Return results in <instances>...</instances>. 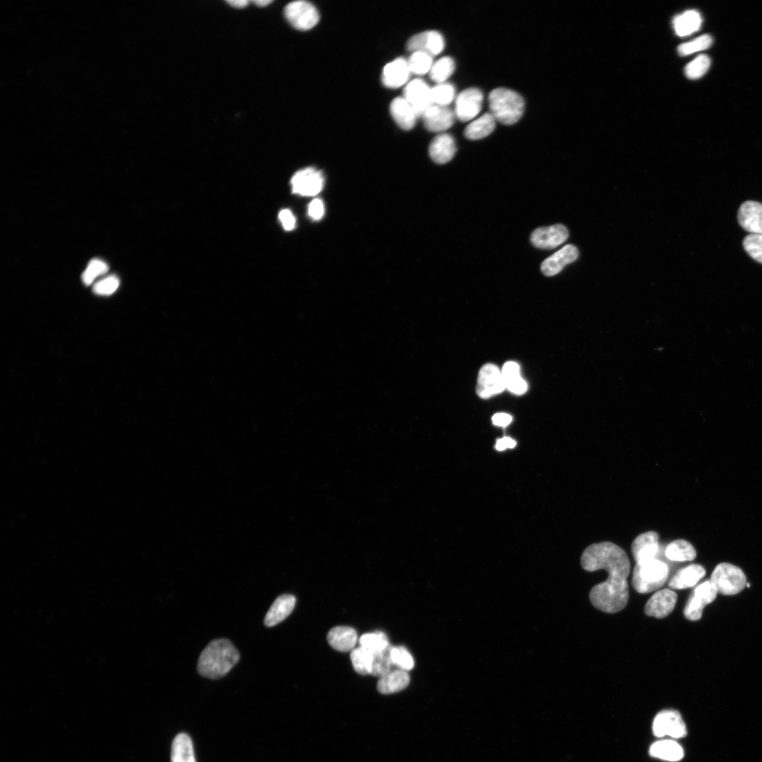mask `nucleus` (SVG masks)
Wrapping results in <instances>:
<instances>
[{
    "instance_id": "nucleus-16",
    "label": "nucleus",
    "mask_w": 762,
    "mask_h": 762,
    "mask_svg": "<svg viewBox=\"0 0 762 762\" xmlns=\"http://www.w3.org/2000/svg\"><path fill=\"white\" fill-rule=\"evenodd\" d=\"M411 73L407 59L398 57L384 66L381 80L386 87L398 88L409 83Z\"/></svg>"
},
{
    "instance_id": "nucleus-34",
    "label": "nucleus",
    "mask_w": 762,
    "mask_h": 762,
    "mask_svg": "<svg viewBox=\"0 0 762 762\" xmlns=\"http://www.w3.org/2000/svg\"><path fill=\"white\" fill-rule=\"evenodd\" d=\"M392 647L389 645L382 651L373 653L370 675L381 677L391 670L392 665H393L391 659Z\"/></svg>"
},
{
    "instance_id": "nucleus-33",
    "label": "nucleus",
    "mask_w": 762,
    "mask_h": 762,
    "mask_svg": "<svg viewBox=\"0 0 762 762\" xmlns=\"http://www.w3.org/2000/svg\"><path fill=\"white\" fill-rule=\"evenodd\" d=\"M455 63L450 56H443L433 64L429 72L432 80L437 83H445L454 73Z\"/></svg>"
},
{
    "instance_id": "nucleus-38",
    "label": "nucleus",
    "mask_w": 762,
    "mask_h": 762,
    "mask_svg": "<svg viewBox=\"0 0 762 762\" xmlns=\"http://www.w3.org/2000/svg\"><path fill=\"white\" fill-rule=\"evenodd\" d=\"M431 96L434 104L447 107L455 97V88L448 83H437L431 87Z\"/></svg>"
},
{
    "instance_id": "nucleus-19",
    "label": "nucleus",
    "mask_w": 762,
    "mask_h": 762,
    "mask_svg": "<svg viewBox=\"0 0 762 762\" xmlns=\"http://www.w3.org/2000/svg\"><path fill=\"white\" fill-rule=\"evenodd\" d=\"M740 226L752 234H762V204L753 200L743 202L738 210Z\"/></svg>"
},
{
    "instance_id": "nucleus-14",
    "label": "nucleus",
    "mask_w": 762,
    "mask_h": 762,
    "mask_svg": "<svg viewBox=\"0 0 762 762\" xmlns=\"http://www.w3.org/2000/svg\"><path fill=\"white\" fill-rule=\"evenodd\" d=\"M445 47V40L436 30H427L413 35L406 43V48L411 52H422L430 55H437Z\"/></svg>"
},
{
    "instance_id": "nucleus-47",
    "label": "nucleus",
    "mask_w": 762,
    "mask_h": 762,
    "mask_svg": "<svg viewBox=\"0 0 762 762\" xmlns=\"http://www.w3.org/2000/svg\"><path fill=\"white\" fill-rule=\"evenodd\" d=\"M512 421V417L509 414L505 413H495L492 417V421L493 424L500 427L507 426L509 424H510Z\"/></svg>"
},
{
    "instance_id": "nucleus-15",
    "label": "nucleus",
    "mask_w": 762,
    "mask_h": 762,
    "mask_svg": "<svg viewBox=\"0 0 762 762\" xmlns=\"http://www.w3.org/2000/svg\"><path fill=\"white\" fill-rule=\"evenodd\" d=\"M677 600V593L670 588H663L655 592L647 601L644 607L646 615L661 619L667 617L674 610Z\"/></svg>"
},
{
    "instance_id": "nucleus-32",
    "label": "nucleus",
    "mask_w": 762,
    "mask_h": 762,
    "mask_svg": "<svg viewBox=\"0 0 762 762\" xmlns=\"http://www.w3.org/2000/svg\"><path fill=\"white\" fill-rule=\"evenodd\" d=\"M650 754L654 757L669 761H677L684 756L682 746L673 740H661L653 744Z\"/></svg>"
},
{
    "instance_id": "nucleus-17",
    "label": "nucleus",
    "mask_w": 762,
    "mask_h": 762,
    "mask_svg": "<svg viewBox=\"0 0 762 762\" xmlns=\"http://www.w3.org/2000/svg\"><path fill=\"white\" fill-rule=\"evenodd\" d=\"M659 536L655 531L639 535L632 542L631 552L636 563L656 558L659 550Z\"/></svg>"
},
{
    "instance_id": "nucleus-35",
    "label": "nucleus",
    "mask_w": 762,
    "mask_h": 762,
    "mask_svg": "<svg viewBox=\"0 0 762 762\" xmlns=\"http://www.w3.org/2000/svg\"><path fill=\"white\" fill-rule=\"evenodd\" d=\"M350 658L356 672L362 675L370 674L373 660L371 651L360 646L351 651Z\"/></svg>"
},
{
    "instance_id": "nucleus-40",
    "label": "nucleus",
    "mask_w": 762,
    "mask_h": 762,
    "mask_svg": "<svg viewBox=\"0 0 762 762\" xmlns=\"http://www.w3.org/2000/svg\"><path fill=\"white\" fill-rule=\"evenodd\" d=\"M710 66V58L707 55L701 54L686 66L685 75L690 79L699 78L707 72Z\"/></svg>"
},
{
    "instance_id": "nucleus-24",
    "label": "nucleus",
    "mask_w": 762,
    "mask_h": 762,
    "mask_svg": "<svg viewBox=\"0 0 762 762\" xmlns=\"http://www.w3.org/2000/svg\"><path fill=\"white\" fill-rule=\"evenodd\" d=\"M296 598L293 595L283 594L277 597L267 611L264 624L273 627L285 619L293 611Z\"/></svg>"
},
{
    "instance_id": "nucleus-18",
    "label": "nucleus",
    "mask_w": 762,
    "mask_h": 762,
    "mask_svg": "<svg viewBox=\"0 0 762 762\" xmlns=\"http://www.w3.org/2000/svg\"><path fill=\"white\" fill-rule=\"evenodd\" d=\"M422 117L427 130L442 132L453 125L455 114L448 107L433 104L426 110Z\"/></svg>"
},
{
    "instance_id": "nucleus-46",
    "label": "nucleus",
    "mask_w": 762,
    "mask_h": 762,
    "mask_svg": "<svg viewBox=\"0 0 762 762\" xmlns=\"http://www.w3.org/2000/svg\"><path fill=\"white\" fill-rule=\"evenodd\" d=\"M279 219L285 230L291 231L294 228L296 219L289 210H282L279 213Z\"/></svg>"
},
{
    "instance_id": "nucleus-41",
    "label": "nucleus",
    "mask_w": 762,
    "mask_h": 762,
    "mask_svg": "<svg viewBox=\"0 0 762 762\" xmlns=\"http://www.w3.org/2000/svg\"><path fill=\"white\" fill-rule=\"evenodd\" d=\"M391 659L393 665L399 669L409 671L414 667V660L412 655L404 646H392L391 648Z\"/></svg>"
},
{
    "instance_id": "nucleus-39",
    "label": "nucleus",
    "mask_w": 762,
    "mask_h": 762,
    "mask_svg": "<svg viewBox=\"0 0 762 762\" xmlns=\"http://www.w3.org/2000/svg\"><path fill=\"white\" fill-rule=\"evenodd\" d=\"M108 270L109 266L104 261L97 258L92 259L81 276L82 281L84 284L89 286L99 276L106 274Z\"/></svg>"
},
{
    "instance_id": "nucleus-8",
    "label": "nucleus",
    "mask_w": 762,
    "mask_h": 762,
    "mask_svg": "<svg viewBox=\"0 0 762 762\" xmlns=\"http://www.w3.org/2000/svg\"><path fill=\"white\" fill-rule=\"evenodd\" d=\"M483 102L482 91L469 87L461 92L455 99V116L463 122L473 119L480 111Z\"/></svg>"
},
{
    "instance_id": "nucleus-5",
    "label": "nucleus",
    "mask_w": 762,
    "mask_h": 762,
    "mask_svg": "<svg viewBox=\"0 0 762 762\" xmlns=\"http://www.w3.org/2000/svg\"><path fill=\"white\" fill-rule=\"evenodd\" d=\"M710 580L718 593L732 595L741 592L746 586V577L739 567L729 562H721L714 568Z\"/></svg>"
},
{
    "instance_id": "nucleus-13",
    "label": "nucleus",
    "mask_w": 762,
    "mask_h": 762,
    "mask_svg": "<svg viewBox=\"0 0 762 762\" xmlns=\"http://www.w3.org/2000/svg\"><path fill=\"white\" fill-rule=\"evenodd\" d=\"M568 236L567 227L557 224L535 229L531 234L530 240L535 247L552 249L564 243Z\"/></svg>"
},
{
    "instance_id": "nucleus-10",
    "label": "nucleus",
    "mask_w": 762,
    "mask_h": 762,
    "mask_svg": "<svg viewBox=\"0 0 762 762\" xmlns=\"http://www.w3.org/2000/svg\"><path fill=\"white\" fill-rule=\"evenodd\" d=\"M653 734L658 737L668 735L681 738L687 734L686 725L678 711L665 710L660 712L653 722Z\"/></svg>"
},
{
    "instance_id": "nucleus-28",
    "label": "nucleus",
    "mask_w": 762,
    "mask_h": 762,
    "mask_svg": "<svg viewBox=\"0 0 762 762\" xmlns=\"http://www.w3.org/2000/svg\"><path fill=\"white\" fill-rule=\"evenodd\" d=\"M495 122V119L490 112L483 114L466 126L464 135L469 140L484 138L494 131Z\"/></svg>"
},
{
    "instance_id": "nucleus-7",
    "label": "nucleus",
    "mask_w": 762,
    "mask_h": 762,
    "mask_svg": "<svg viewBox=\"0 0 762 762\" xmlns=\"http://www.w3.org/2000/svg\"><path fill=\"white\" fill-rule=\"evenodd\" d=\"M717 594L718 591L710 579L698 585L685 605L684 610L685 617L691 621L700 619L703 608L715 599Z\"/></svg>"
},
{
    "instance_id": "nucleus-26",
    "label": "nucleus",
    "mask_w": 762,
    "mask_h": 762,
    "mask_svg": "<svg viewBox=\"0 0 762 762\" xmlns=\"http://www.w3.org/2000/svg\"><path fill=\"white\" fill-rule=\"evenodd\" d=\"M409 682L410 677L408 672L398 668L390 670L380 677L377 689L381 694H390L403 690Z\"/></svg>"
},
{
    "instance_id": "nucleus-30",
    "label": "nucleus",
    "mask_w": 762,
    "mask_h": 762,
    "mask_svg": "<svg viewBox=\"0 0 762 762\" xmlns=\"http://www.w3.org/2000/svg\"><path fill=\"white\" fill-rule=\"evenodd\" d=\"M672 22L676 34L678 36L684 37L700 28L702 18L698 11L689 10L675 16Z\"/></svg>"
},
{
    "instance_id": "nucleus-44",
    "label": "nucleus",
    "mask_w": 762,
    "mask_h": 762,
    "mask_svg": "<svg viewBox=\"0 0 762 762\" xmlns=\"http://www.w3.org/2000/svg\"><path fill=\"white\" fill-rule=\"evenodd\" d=\"M119 283V279L116 276L109 275L96 282L92 291L97 295L109 296L117 290Z\"/></svg>"
},
{
    "instance_id": "nucleus-45",
    "label": "nucleus",
    "mask_w": 762,
    "mask_h": 762,
    "mask_svg": "<svg viewBox=\"0 0 762 762\" xmlns=\"http://www.w3.org/2000/svg\"><path fill=\"white\" fill-rule=\"evenodd\" d=\"M325 207L320 199L313 200L308 207V214L313 220H319L324 215Z\"/></svg>"
},
{
    "instance_id": "nucleus-49",
    "label": "nucleus",
    "mask_w": 762,
    "mask_h": 762,
    "mask_svg": "<svg viewBox=\"0 0 762 762\" xmlns=\"http://www.w3.org/2000/svg\"><path fill=\"white\" fill-rule=\"evenodd\" d=\"M249 2L250 1H247V0H229V1H227V3L230 6H233L234 8H242L246 7L249 4Z\"/></svg>"
},
{
    "instance_id": "nucleus-6",
    "label": "nucleus",
    "mask_w": 762,
    "mask_h": 762,
    "mask_svg": "<svg viewBox=\"0 0 762 762\" xmlns=\"http://www.w3.org/2000/svg\"><path fill=\"white\" fill-rule=\"evenodd\" d=\"M284 14L287 21L298 30H308L315 27L320 19L315 6L306 1H294L284 8Z\"/></svg>"
},
{
    "instance_id": "nucleus-3",
    "label": "nucleus",
    "mask_w": 762,
    "mask_h": 762,
    "mask_svg": "<svg viewBox=\"0 0 762 762\" xmlns=\"http://www.w3.org/2000/svg\"><path fill=\"white\" fill-rule=\"evenodd\" d=\"M488 105L495 120L504 125L516 123L525 107L524 98L516 91L505 87H497L490 92Z\"/></svg>"
},
{
    "instance_id": "nucleus-21",
    "label": "nucleus",
    "mask_w": 762,
    "mask_h": 762,
    "mask_svg": "<svg viewBox=\"0 0 762 762\" xmlns=\"http://www.w3.org/2000/svg\"><path fill=\"white\" fill-rule=\"evenodd\" d=\"M456 151L454 138L448 133L435 136L429 145V155L433 162L445 164L449 162Z\"/></svg>"
},
{
    "instance_id": "nucleus-37",
    "label": "nucleus",
    "mask_w": 762,
    "mask_h": 762,
    "mask_svg": "<svg viewBox=\"0 0 762 762\" xmlns=\"http://www.w3.org/2000/svg\"><path fill=\"white\" fill-rule=\"evenodd\" d=\"M359 643L372 653L382 651L390 645L387 636L382 631L363 634L359 639Z\"/></svg>"
},
{
    "instance_id": "nucleus-12",
    "label": "nucleus",
    "mask_w": 762,
    "mask_h": 762,
    "mask_svg": "<svg viewBox=\"0 0 762 762\" xmlns=\"http://www.w3.org/2000/svg\"><path fill=\"white\" fill-rule=\"evenodd\" d=\"M403 97L411 104L418 116L433 105L431 87L422 79L415 78L409 81L404 89Z\"/></svg>"
},
{
    "instance_id": "nucleus-43",
    "label": "nucleus",
    "mask_w": 762,
    "mask_h": 762,
    "mask_svg": "<svg viewBox=\"0 0 762 762\" xmlns=\"http://www.w3.org/2000/svg\"><path fill=\"white\" fill-rule=\"evenodd\" d=\"M743 246L754 260L762 263V234L747 235L743 240Z\"/></svg>"
},
{
    "instance_id": "nucleus-42",
    "label": "nucleus",
    "mask_w": 762,
    "mask_h": 762,
    "mask_svg": "<svg viewBox=\"0 0 762 762\" xmlns=\"http://www.w3.org/2000/svg\"><path fill=\"white\" fill-rule=\"evenodd\" d=\"M712 42L713 39L709 35H703L692 41L681 44L678 47V53L681 56L691 54L709 48Z\"/></svg>"
},
{
    "instance_id": "nucleus-25",
    "label": "nucleus",
    "mask_w": 762,
    "mask_h": 762,
    "mask_svg": "<svg viewBox=\"0 0 762 762\" xmlns=\"http://www.w3.org/2000/svg\"><path fill=\"white\" fill-rule=\"evenodd\" d=\"M356 630L347 626H337L331 629L327 636L329 644L335 650L346 652L352 651L357 642Z\"/></svg>"
},
{
    "instance_id": "nucleus-23",
    "label": "nucleus",
    "mask_w": 762,
    "mask_h": 762,
    "mask_svg": "<svg viewBox=\"0 0 762 762\" xmlns=\"http://www.w3.org/2000/svg\"><path fill=\"white\" fill-rule=\"evenodd\" d=\"M390 114L402 129L408 131L413 128L418 116L411 104L402 96L394 98L389 107Z\"/></svg>"
},
{
    "instance_id": "nucleus-9",
    "label": "nucleus",
    "mask_w": 762,
    "mask_h": 762,
    "mask_svg": "<svg viewBox=\"0 0 762 762\" xmlns=\"http://www.w3.org/2000/svg\"><path fill=\"white\" fill-rule=\"evenodd\" d=\"M292 192L301 196H314L324 186V177L320 171L308 167L297 171L291 179Z\"/></svg>"
},
{
    "instance_id": "nucleus-31",
    "label": "nucleus",
    "mask_w": 762,
    "mask_h": 762,
    "mask_svg": "<svg viewBox=\"0 0 762 762\" xmlns=\"http://www.w3.org/2000/svg\"><path fill=\"white\" fill-rule=\"evenodd\" d=\"M665 557L672 562H689L696 557L694 547L684 539H677L670 542L665 550Z\"/></svg>"
},
{
    "instance_id": "nucleus-2",
    "label": "nucleus",
    "mask_w": 762,
    "mask_h": 762,
    "mask_svg": "<svg viewBox=\"0 0 762 762\" xmlns=\"http://www.w3.org/2000/svg\"><path fill=\"white\" fill-rule=\"evenodd\" d=\"M239 658L238 650L229 640L214 639L200 653L197 670L201 676L217 679L226 675Z\"/></svg>"
},
{
    "instance_id": "nucleus-36",
    "label": "nucleus",
    "mask_w": 762,
    "mask_h": 762,
    "mask_svg": "<svg viewBox=\"0 0 762 762\" xmlns=\"http://www.w3.org/2000/svg\"><path fill=\"white\" fill-rule=\"evenodd\" d=\"M411 73L424 75L429 73L433 64V56L425 52H412L407 59Z\"/></svg>"
},
{
    "instance_id": "nucleus-22",
    "label": "nucleus",
    "mask_w": 762,
    "mask_h": 762,
    "mask_svg": "<svg viewBox=\"0 0 762 762\" xmlns=\"http://www.w3.org/2000/svg\"><path fill=\"white\" fill-rule=\"evenodd\" d=\"M706 570L698 564H691L679 569L668 582L670 589L682 590L690 588L705 576Z\"/></svg>"
},
{
    "instance_id": "nucleus-4",
    "label": "nucleus",
    "mask_w": 762,
    "mask_h": 762,
    "mask_svg": "<svg viewBox=\"0 0 762 762\" xmlns=\"http://www.w3.org/2000/svg\"><path fill=\"white\" fill-rule=\"evenodd\" d=\"M668 575L669 567L667 564L655 558L636 564L631 583L638 593H648L663 586Z\"/></svg>"
},
{
    "instance_id": "nucleus-29",
    "label": "nucleus",
    "mask_w": 762,
    "mask_h": 762,
    "mask_svg": "<svg viewBox=\"0 0 762 762\" xmlns=\"http://www.w3.org/2000/svg\"><path fill=\"white\" fill-rule=\"evenodd\" d=\"M171 762H196L193 742L186 733H179L174 739L171 749Z\"/></svg>"
},
{
    "instance_id": "nucleus-1",
    "label": "nucleus",
    "mask_w": 762,
    "mask_h": 762,
    "mask_svg": "<svg viewBox=\"0 0 762 762\" xmlns=\"http://www.w3.org/2000/svg\"><path fill=\"white\" fill-rule=\"evenodd\" d=\"M581 564L586 571L604 569L608 573L605 581L591 588V604L606 613L623 610L629 599L627 577L630 572V562L625 551L608 541L593 543L583 550Z\"/></svg>"
},
{
    "instance_id": "nucleus-48",
    "label": "nucleus",
    "mask_w": 762,
    "mask_h": 762,
    "mask_svg": "<svg viewBox=\"0 0 762 762\" xmlns=\"http://www.w3.org/2000/svg\"><path fill=\"white\" fill-rule=\"evenodd\" d=\"M516 442L514 440L508 437H504L497 441L495 448L498 451H503L507 448H514Z\"/></svg>"
},
{
    "instance_id": "nucleus-50",
    "label": "nucleus",
    "mask_w": 762,
    "mask_h": 762,
    "mask_svg": "<svg viewBox=\"0 0 762 762\" xmlns=\"http://www.w3.org/2000/svg\"><path fill=\"white\" fill-rule=\"evenodd\" d=\"M272 1L270 0H255L253 2L258 6L263 7L267 6L269 4L272 3Z\"/></svg>"
},
{
    "instance_id": "nucleus-20",
    "label": "nucleus",
    "mask_w": 762,
    "mask_h": 762,
    "mask_svg": "<svg viewBox=\"0 0 762 762\" xmlns=\"http://www.w3.org/2000/svg\"><path fill=\"white\" fill-rule=\"evenodd\" d=\"M579 256L577 248L567 244L546 258L540 265V270L545 276L558 274L567 264L574 262Z\"/></svg>"
},
{
    "instance_id": "nucleus-27",
    "label": "nucleus",
    "mask_w": 762,
    "mask_h": 762,
    "mask_svg": "<svg viewBox=\"0 0 762 762\" xmlns=\"http://www.w3.org/2000/svg\"><path fill=\"white\" fill-rule=\"evenodd\" d=\"M501 373L505 388L509 392L521 395L527 391V383L521 376L520 367L517 363L514 361L505 363Z\"/></svg>"
},
{
    "instance_id": "nucleus-11",
    "label": "nucleus",
    "mask_w": 762,
    "mask_h": 762,
    "mask_svg": "<svg viewBox=\"0 0 762 762\" xmlns=\"http://www.w3.org/2000/svg\"><path fill=\"white\" fill-rule=\"evenodd\" d=\"M501 370L495 365L488 363L479 370L476 392L483 399H488L505 389Z\"/></svg>"
}]
</instances>
